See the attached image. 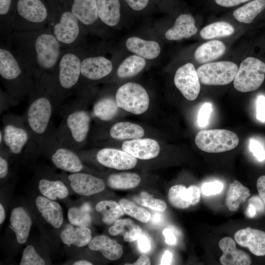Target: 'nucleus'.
<instances>
[{
	"mask_svg": "<svg viewBox=\"0 0 265 265\" xmlns=\"http://www.w3.org/2000/svg\"><path fill=\"white\" fill-rule=\"evenodd\" d=\"M2 38L35 80L54 69L63 50L48 26L35 31L10 32Z\"/></svg>",
	"mask_w": 265,
	"mask_h": 265,
	"instance_id": "f257e3e1",
	"label": "nucleus"
},
{
	"mask_svg": "<svg viewBox=\"0 0 265 265\" xmlns=\"http://www.w3.org/2000/svg\"><path fill=\"white\" fill-rule=\"evenodd\" d=\"M83 55L81 46L63 49L54 69L38 80L56 104L77 89Z\"/></svg>",
	"mask_w": 265,
	"mask_h": 265,
	"instance_id": "f03ea898",
	"label": "nucleus"
},
{
	"mask_svg": "<svg viewBox=\"0 0 265 265\" xmlns=\"http://www.w3.org/2000/svg\"><path fill=\"white\" fill-rule=\"evenodd\" d=\"M29 102L23 118L32 138L40 146L48 137L51 118L56 104L38 80L28 95Z\"/></svg>",
	"mask_w": 265,
	"mask_h": 265,
	"instance_id": "7ed1b4c3",
	"label": "nucleus"
},
{
	"mask_svg": "<svg viewBox=\"0 0 265 265\" xmlns=\"http://www.w3.org/2000/svg\"><path fill=\"white\" fill-rule=\"evenodd\" d=\"M0 76L5 93L17 102L29 95L35 80L2 41L0 47Z\"/></svg>",
	"mask_w": 265,
	"mask_h": 265,
	"instance_id": "20e7f679",
	"label": "nucleus"
},
{
	"mask_svg": "<svg viewBox=\"0 0 265 265\" xmlns=\"http://www.w3.org/2000/svg\"><path fill=\"white\" fill-rule=\"evenodd\" d=\"M50 15V0H15L7 34L43 29L48 26Z\"/></svg>",
	"mask_w": 265,
	"mask_h": 265,
	"instance_id": "39448f33",
	"label": "nucleus"
},
{
	"mask_svg": "<svg viewBox=\"0 0 265 265\" xmlns=\"http://www.w3.org/2000/svg\"><path fill=\"white\" fill-rule=\"evenodd\" d=\"M51 15L48 24L62 49L81 46L84 26L58 0H50Z\"/></svg>",
	"mask_w": 265,
	"mask_h": 265,
	"instance_id": "423d86ee",
	"label": "nucleus"
},
{
	"mask_svg": "<svg viewBox=\"0 0 265 265\" xmlns=\"http://www.w3.org/2000/svg\"><path fill=\"white\" fill-rule=\"evenodd\" d=\"M91 117L84 109L78 108L77 105L66 112L56 137L62 145L72 149H77L86 140L90 129Z\"/></svg>",
	"mask_w": 265,
	"mask_h": 265,
	"instance_id": "0eeeda50",
	"label": "nucleus"
},
{
	"mask_svg": "<svg viewBox=\"0 0 265 265\" xmlns=\"http://www.w3.org/2000/svg\"><path fill=\"white\" fill-rule=\"evenodd\" d=\"M3 123V142L0 145H4L12 154H20L30 140L34 141L23 118L5 116Z\"/></svg>",
	"mask_w": 265,
	"mask_h": 265,
	"instance_id": "6e6552de",
	"label": "nucleus"
},
{
	"mask_svg": "<svg viewBox=\"0 0 265 265\" xmlns=\"http://www.w3.org/2000/svg\"><path fill=\"white\" fill-rule=\"evenodd\" d=\"M195 142L203 151L217 153L235 148L238 144L239 138L235 133L228 130H208L198 132Z\"/></svg>",
	"mask_w": 265,
	"mask_h": 265,
	"instance_id": "1a4fd4ad",
	"label": "nucleus"
},
{
	"mask_svg": "<svg viewBox=\"0 0 265 265\" xmlns=\"http://www.w3.org/2000/svg\"><path fill=\"white\" fill-rule=\"evenodd\" d=\"M265 77V63L253 57H248L240 64L234 80L238 91L248 92L256 90L263 83Z\"/></svg>",
	"mask_w": 265,
	"mask_h": 265,
	"instance_id": "9d476101",
	"label": "nucleus"
},
{
	"mask_svg": "<svg viewBox=\"0 0 265 265\" xmlns=\"http://www.w3.org/2000/svg\"><path fill=\"white\" fill-rule=\"evenodd\" d=\"M115 100L119 106L134 114L145 112L149 105V97L145 89L134 82H127L117 90Z\"/></svg>",
	"mask_w": 265,
	"mask_h": 265,
	"instance_id": "9b49d317",
	"label": "nucleus"
},
{
	"mask_svg": "<svg viewBox=\"0 0 265 265\" xmlns=\"http://www.w3.org/2000/svg\"><path fill=\"white\" fill-rule=\"evenodd\" d=\"M52 150L51 161L57 168L71 173L80 172L83 169L81 160L73 150L61 144L54 134L51 133L40 146Z\"/></svg>",
	"mask_w": 265,
	"mask_h": 265,
	"instance_id": "f8f14e48",
	"label": "nucleus"
},
{
	"mask_svg": "<svg viewBox=\"0 0 265 265\" xmlns=\"http://www.w3.org/2000/svg\"><path fill=\"white\" fill-rule=\"evenodd\" d=\"M238 67L231 61L207 63L197 69L200 81L205 85H222L234 80Z\"/></svg>",
	"mask_w": 265,
	"mask_h": 265,
	"instance_id": "ddd939ff",
	"label": "nucleus"
},
{
	"mask_svg": "<svg viewBox=\"0 0 265 265\" xmlns=\"http://www.w3.org/2000/svg\"><path fill=\"white\" fill-rule=\"evenodd\" d=\"M174 83L187 100L193 101L199 95L200 84L194 66L187 63L178 69L174 76Z\"/></svg>",
	"mask_w": 265,
	"mask_h": 265,
	"instance_id": "4468645a",
	"label": "nucleus"
},
{
	"mask_svg": "<svg viewBox=\"0 0 265 265\" xmlns=\"http://www.w3.org/2000/svg\"><path fill=\"white\" fill-rule=\"evenodd\" d=\"M112 69V62L104 56L86 57L83 55L81 62V79L98 80L109 75Z\"/></svg>",
	"mask_w": 265,
	"mask_h": 265,
	"instance_id": "2eb2a0df",
	"label": "nucleus"
},
{
	"mask_svg": "<svg viewBox=\"0 0 265 265\" xmlns=\"http://www.w3.org/2000/svg\"><path fill=\"white\" fill-rule=\"evenodd\" d=\"M97 159L102 165L117 170L133 168L137 164V159L124 151L106 148L97 153Z\"/></svg>",
	"mask_w": 265,
	"mask_h": 265,
	"instance_id": "dca6fc26",
	"label": "nucleus"
},
{
	"mask_svg": "<svg viewBox=\"0 0 265 265\" xmlns=\"http://www.w3.org/2000/svg\"><path fill=\"white\" fill-rule=\"evenodd\" d=\"M84 26H92L99 20L96 0H58Z\"/></svg>",
	"mask_w": 265,
	"mask_h": 265,
	"instance_id": "f3484780",
	"label": "nucleus"
},
{
	"mask_svg": "<svg viewBox=\"0 0 265 265\" xmlns=\"http://www.w3.org/2000/svg\"><path fill=\"white\" fill-rule=\"evenodd\" d=\"M68 178L72 189L80 195H92L103 191L105 188L102 179L89 174L80 172L71 173Z\"/></svg>",
	"mask_w": 265,
	"mask_h": 265,
	"instance_id": "a211bd4d",
	"label": "nucleus"
},
{
	"mask_svg": "<svg viewBox=\"0 0 265 265\" xmlns=\"http://www.w3.org/2000/svg\"><path fill=\"white\" fill-rule=\"evenodd\" d=\"M234 238L241 246L248 248L257 256H265V232L262 230L246 227L236 232Z\"/></svg>",
	"mask_w": 265,
	"mask_h": 265,
	"instance_id": "6ab92c4d",
	"label": "nucleus"
},
{
	"mask_svg": "<svg viewBox=\"0 0 265 265\" xmlns=\"http://www.w3.org/2000/svg\"><path fill=\"white\" fill-rule=\"evenodd\" d=\"M123 151L136 159H150L158 156L160 152L158 142L151 138H136L123 142Z\"/></svg>",
	"mask_w": 265,
	"mask_h": 265,
	"instance_id": "aec40b11",
	"label": "nucleus"
},
{
	"mask_svg": "<svg viewBox=\"0 0 265 265\" xmlns=\"http://www.w3.org/2000/svg\"><path fill=\"white\" fill-rule=\"evenodd\" d=\"M218 246L223 254L219 258L223 265H249L251 263L250 256L245 252L237 248L235 240L225 237L221 239Z\"/></svg>",
	"mask_w": 265,
	"mask_h": 265,
	"instance_id": "412c9836",
	"label": "nucleus"
},
{
	"mask_svg": "<svg viewBox=\"0 0 265 265\" xmlns=\"http://www.w3.org/2000/svg\"><path fill=\"white\" fill-rule=\"evenodd\" d=\"M31 225V219L23 207H18L12 210L9 227L15 233L19 243L23 244L26 242Z\"/></svg>",
	"mask_w": 265,
	"mask_h": 265,
	"instance_id": "4be33fe9",
	"label": "nucleus"
},
{
	"mask_svg": "<svg viewBox=\"0 0 265 265\" xmlns=\"http://www.w3.org/2000/svg\"><path fill=\"white\" fill-rule=\"evenodd\" d=\"M36 206L45 221L55 228H59L63 222L61 207L56 202L42 196L35 200Z\"/></svg>",
	"mask_w": 265,
	"mask_h": 265,
	"instance_id": "5701e85b",
	"label": "nucleus"
},
{
	"mask_svg": "<svg viewBox=\"0 0 265 265\" xmlns=\"http://www.w3.org/2000/svg\"><path fill=\"white\" fill-rule=\"evenodd\" d=\"M88 247L91 250L100 252L104 257L110 261L119 259L123 253L122 245L105 235L94 237L89 243Z\"/></svg>",
	"mask_w": 265,
	"mask_h": 265,
	"instance_id": "b1692460",
	"label": "nucleus"
},
{
	"mask_svg": "<svg viewBox=\"0 0 265 265\" xmlns=\"http://www.w3.org/2000/svg\"><path fill=\"white\" fill-rule=\"evenodd\" d=\"M197 31L193 17L189 14H183L176 19L173 27L166 31L165 36L169 40H179L190 37Z\"/></svg>",
	"mask_w": 265,
	"mask_h": 265,
	"instance_id": "393cba45",
	"label": "nucleus"
},
{
	"mask_svg": "<svg viewBox=\"0 0 265 265\" xmlns=\"http://www.w3.org/2000/svg\"><path fill=\"white\" fill-rule=\"evenodd\" d=\"M62 241L67 246L74 245L78 247H83L92 240L91 231L87 227L67 225L60 235Z\"/></svg>",
	"mask_w": 265,
	"mask_h": 265,
	"instance_id": "a878e982",
	"label": "nucleus"
},
{
	"mask_svg": "<svg viewBox=\"0 0 265 265\" xmlns=\"http://www.w3.org/2000/svg\"><path fill=\"white\" fill-rule=\"evenodd\" d=\"M127 49L132 53L147 59L157 57L160 53V47L155 41H148L138 37H131L126 42Z\"/></svg>",
	"mask_w": 265,
	"mask_h": 265,
	"instance_id": "bb28decb",
	"label": "nucleus"
},
{
	"mask_svg": "<svg viewBox=\"0 0 265 265\" xmlns=\"http://www.w3.org/2000/svg\"><path fill=\"white\" fill-rule=\"evenodd\" d=\"M96 2L99 20L110 27L117 25L121 17L119 0H96Z\"/></svg>",
	"mask_w": 265,
	"mask_h": 265,
	"instance_id": "cd10ccee",
	"label": "nucleus"
},
{
	"mask_svg": "<svg viewBox=\"0 0 265 265\" xmlns=\"http://www.w3.org/2000/svg\"><path fill=\"white\" fill-rule=\"evenodd\" d=\"M224 44L218 40H212L200 45L194 53V57L200 63H205L215 60L225 53Z\"/></svg>",
	"mask_w": 265,
	"mask_h": 265,
	"instance_id": "c85d7f7f",
	"label": "nucleus"
},
{
	"mask_svg": "<svg viewBox=\"0 0 265 265\" xmlns=\"http://www.w3.org/2000/svg\"><path fill=\"white\" fill-rule=\"evenodd\" d=\"M108 233L111 236L122 235L127 242H132L141 235V228L130 219H118L109 228Z\"/></svg>",
	"mask_w": 265,
	"mask_h": 265,
	"instance_id": "c756f323",
	"label": "nucleus"
},
{
	"mask_svg": "<svg viewBox=\"0 0 265 265\" xmlns=\"http://www.w3.org/2000/svg\"><path fill=\"white\" fill-rule=\"evenodd\" d=\"M249 189L237 180L229 185L225 204L230 211H237L240 204L244 203L250 196Z\"/></svg>",
	"mask_w": 265,
	"mask_h": 265,
	"instance_id": "7c9ffc66",
	"label": "nucleus"
},
{
	"mask_svg": "<svg viewBox=\"0 0 265 265\" xmlns=\"http://www.w3.org/2000/svg\"><path fill=\"white\" fill-rule=\"evenodd\" d=\"M109 134L112 138L115 139H133L143 136L144 130L137 124L128 122H120L111 127Z\"/></svg>",
	"mask_w": 265,
	"mask_h": 265,
	"instance_id": "2f4dec72",
	"label": "nucleus"
},
{
	"mask_svg": "<svg viewBox=\"0 0 265 265\" xmlns=\"http://www.w3.org/2000/svg\"><path fill=\"white\" fill-rule=\"evenodd\" d=\"M38 189L45 197L52 200L64 199L68 195V190L65 184L59 180L41 179L38 183Z\"/></svg>",
	"mask_w": 265,
	"mask_h": 265,
	"instance_id": "473e14b6",
	"label": "nucleus"
},
{
	"mask_svg": "<svg viewBox=\"0 0 265 265\" xmlns=\"http://www.w3.org/2000/svg\"><path fill=\"white\" fill-rule=\"evenodd\" d=\"M119 108L115 99L110 97H104L95 103L93 112L95 116L100 120L108 121L117 115Z\"/></svg>",
	"mask_w": 265,
	"mask_h": 265,
	"instance_id": "72a5a7b5",
	"label": "nucleus"
},
{
	"mask_svg": "<svg viewBox=\"0 0 265 265\" xmlns=\"http://www.w3.org/2000/svg\"><path fill=\"white\" fill-rule=\"evenodd\" d=\"M265 8V0H254L235 10L234 18L239 22L250 24Z\"/></svg>",
	"mask_w": 265,
	"mask_h": 265,
	"instance_id": "f704fd0d",
	"label": "nucleus"
},
{
	"mask_svg": "<svg viewBox=\"0 0 265 265\" xmlns=\"http://www.w3.org/2000/svg\"><path fill=\"white\" fill-rule=\"evenodd\" d=\"M141 181L137 174L124 172L110 175L107 178L108 186L115 189H128L136 187Z\"/></svg>",
	"mask_w": 265,
	"mask_h": 265,
	"instance_id": "c9c22d12",
	"label": "nucleus"
},
{
	"mask_svg": "<svg viewBox=\"0 0 265 265\" xmlns=\"http://www.w3.org/2000/svg\"><path fill=\"white\" fill-rule=\"evenodd\" d=\"M146 65L145 58L136 54L127 57L119 66L117 75L120 78L133 77L140 73Z\"/></svg>",
	"mask_w": 265,
	"mask_h": 265,
	"instance_id": "e433bc0d",
	"label": "nucleus"
},
{
	"mask_svg": "<svg viewBox=\"0 0 265 265\" xmlns=\"http://www.w3.org/2000/svg\"><path fill=\"white\" fill-rule=\"evenodd\" d=\"M96 210L103 216L102 221L106 224H113L124 212L120 205L113 200H103L95 206Z\"/></svg>",
	"mask_w": 265,
	"mask_h": 265,
	"instance_id": "4c0bfd02",
	"label": "nucleus"
},
{
	"mask_svg": "<svg viewBox=\"0 0 265 265\" xmlns=\"http://www.w3.org/2000/svg\"><path fill=\"white\" fill-rule=\"evenodd\" d=\"M91 211L90 205L87 202L80 207L70 208L67 213L70 223L76 226L88 227L92 222Z\"/></svg>",
	"mask_w": 265,
	"mask_h": 265,
	"instance_id": "58836bf2",
	"label": "nucleus"
},
{
	"mask_svg": "<svg viewBox=\"0 0 265 265\" xmlns=\"http://www.w3.org/2000/svg\"><path fill=\"white\" fill-rule=\"evenodd\" d=\"M234 28L226 22H216L204 27L200 31L201 37L204 39L227 37L232 34Z\"/></svg>",
	"mask_w": 265,
	"mask_h": 265,
	"instance_id": "ea45409f",
	"label": "nucleus"
},
{
	"mask_svg": "<svg viewBox=\"0 0 265 265\" xmlns=\"http://www.w3.org/2000/svg\"><path fill=\"white\" fill-rule=\"evenodd\" d=\"M168 198L171 205L176 208L184 209L191 205L187 189L182 185L172 186L168 191Z\"/></svg>",
	"mask_w": 265,
	"mask_h": 265,
	"instance_id": "a19ab883",
	"label": "nucleus"
},
{
	"mask_svg": "<svg viewBox=\"0 0 265 265\" xmlns=\"http://www.w3.org/2000/svg\"><path fill=\"white\" fill-rule=\"evenodd\" d=\"M119 204L125 213L143 223H146L150 221L151 215L144 208L138 206L132 201L125 198L120 199Z\"/></svg>",
	"mask_w": 265,
	"mask_h": 265,
	"instance_id": "79ce46f5",
	"label": "nucleus"
},
{
	"mask_svg": "<svg viewBox=\"0 0 265 265\" xmlns=\"http://www.w3.org/2000/svg\"><path fill=\"white\" fill-rule=\"evenodd\" d=\"M133 199L140 205L158 212H163L167 208L166 204L164 201L153 198L145 191L141 192L138 195L134 196Z\"/></svg>",
	"mask_w": 265,
	"mask_h": 265,
	"instance_id": "37998d69",
	"label": "nucleus"
},
{
	"mask_svg": "<svg viewBox=\"0 0 265 265\" xmlns=\"http://www.w3.org/2000/svg\"><path fill=\"white\" fill-rule=\"evenodd\" d=\"M15 0H0V33L2 36L8 33V24Z\"/></svg>",
	"mask_w": 265,
	"mask_h": 265,
	"instance_id": "c03bdc74",
	"label": "nucleus"
},
{
	"mask_svg": "<svg viewBox=\"0 0 265 265\" xmlns=\"http://www.w3.org/2000/svg\"><path fill=\"white\" fill-rule=\"evenodd\" d=\"M45 264V260L36 252L33 246L29 245L24 249L20 265H44Z\"/></svg>",
	"mask_w": 265,
	"mask_h": 265,
	"instance_id": "a18cd8bd",
	"label": "nucleus"
},
{
	"mask_svg": "<svg viewBox=\"0 0 265 265\" xmlns=\"http://www.w3.org/2000/svg\"><path fill=\"white\" fill-rule=\"evenodd\" d=\"M223 184L218 181L209 182L204 184L201 187L202 193L206 196L218 194L223 188Z\"/></svg>",
	"mask_w": 265,
	"mask_h": 265,
	"instance_id": "49530a36",
	"label": "nucleus"
},
{
	"mask_svg": "<svg viewBox=\"0 0 265 265\" xmlns=\"http://www.w3.org/2000/svg\"><path fill=\"white\" fill-rule=\"evenodd\" d=\"M212 111L211 104L206 103L201 107L198 115V124L201 127L206 126Z\"/></svg>",
	"mask_w": 265,
	"mask_h": 265,
	"instance_id": "de8ad7c7",
	"label": "nucleus"
},
{
	"mask_svg": "<svg viewBox=\"0 0 265 265\" xmlns=\"http://www.w3.org/2000/svg\"><path fill=\"white\" fill-rule=\"evenodd\" d=\"M249 149L259 161H262L265 159V150L263 145L259 141L251 139Z\"/></svg>",
	"mask_w": 265,
	"mask_h": 265,
	"instance_id": "09e8293b",
	"label": "nucleus"
},
{
	"mask_svg": "<svg viewBox=\"0 0 265 265\" xmlns=\"http://www.w3.org/2000/svg\"><path fill=\"white\" fill-rule=\"evenodd\" d=\"M139 249L142 253H147L151 248V241L148 236L142 233L137 239Z\"/></svg>",
	"mask_w": 265,
	"mask_h": 265,
	"instance_id": "8fccbe9b",
	"label": "nucleus"
},
{
	"mask_svg": "<svg viewBox=\"0 0 265 265\" xmlns=\"http://www.w3.org/2000/svg\"><path fill=\"white\" fill-rule=\"evenodd\" d=\"M256 104L257 118L262 122H265V97L263 95L259 96Z\"/></svg>",
	"mask_w": 265,
	"mask_h": 265,
	"instance_id": "3c124183",
	"label": "nucleus"
},
{
	"mask_svg": "<svg viewBox=\"0 0 265 265\" xmlns=\"http://www.w3.org/2000/svg\"><path fill=\"white\" fill-rule=\"evenodd\" d=\"M187 189L191 205L197 204L200 199V191L199 188L196 186L192 185L189 186Z\"/></svg>",
	"mask_w": 265,
	"mask_h": 265,
	"instance_id": "603ef678",
	"label": "nucleus"
},
{
	"mask_svg": "<svg viewBox=\"0 0 265 265\" xmlns=\"http://www.w3.org/2000/svg\"><path fill=\"white\" fill-rule=\"evenodd\" d=\"M125 1L135 11H140L144 9L149 2V0H125Z\"/></svg>",
	"mask_w": 265,
	"mask_h": 265,
	"instance_id": "864d4df0",
	"label": "nucleus"
},
{
	"mask_svg": "<svg viewBox=\"0 0 265 265\" xmlns=\"http://www.w3.org/2000/svg\"><path fill=\"white\" fill-rule=\"evenodd\" d=\"M257 188L260 198L265 204V175H262L258 179Z\"/></svg>",
	"mask_w": 265,
	"mask_h": 265,
	"instance_id": "5fc2aeb1",
	"label": "nucleus"
},
{
	"mask_svg": "<svg viewBox=\"0 0 265 265\" xmlns=\"http://www.w3.org/2000/svg\"><path fill=\"white\" fill-rule=\"evenodd\" d=\"M250 0H215V2L223 7H232Z\"/></svg>",
	"mask_w": 265,
	"mask_h": 265,
	"instance_id": "6e6d98bb",
	"label": "nucleus"
},
{
	"mask_svg": "<svg viewBox=\"0 0 265 265\" xmlns=\"http://www.w3.org/2000/svg\"><path fill=\"white\" fill-rule=\"evenodd\" d=\"M8 173V163L2 156L0 157V178L3 179L6 177Z\"/></svg>",
	"mask_w": 265,
	"mask_h": 265,
	"instance_id": "4d7b16f0",
	"label": "nucleus"
},
{
	"mask_svg": "<svg viewBox=\"0 0 265 265\" xmlns=\"http://www.w3.org/2000/svg\"><path fill=\"white\" fill-rule=\"evenodd\" d=\"M166 242L169 245L175 244L176 242V238L173 233L168 228H165L162 232Z\"/></svg>",
	"mask_w": 265,
	"mask_h": 265,
	"instance_id": "13d9d810",
	"label": "nucleus"
},
{
	"mask_svg": "<svg viewBox=\"0 0 265 265\" xmlns=\"http://www.w3.org/2000/svg\"><path fill=\"white\" fill-rule=\"evenodd\" d=\"M172 260V254L168 250H166L161 259V265H170Z\"/></svg>",
	"mask_w": 265,
	"mask_h": 265,
	"instance_id": "bf43d9fd",
	"label": "nucleus"
},
{
	"mask_svg": "<svg viewBox=\"0 0 265 265\" xmlns=\"http://www.w3.org/2000/svg\"><path fill=\"white\" fill-rule=\"evenodd\" d=\"M132 265H151V261L149 258L145 255H141L136 262H135Z\"/></svg>",
	"mask_w": 265,
	"mask_h": 265,
	"instance_id": "052dcab7",
	"label": "nucleus"
},
{
	"mask_svg": "<svg viewBox=\"0 0 265 265\" xmlns=\"http://www.w3.org/2000/svg\"><path fill=\"white\" fill-rule=\"evenodd\" d=\"M256 208L255 206L252 203L248 204L245 211L246 215L249 218H252L256 215Z\"/></svg>",
	"mask_w": 265,
	"mask_h": 265,
	"instance_id": "680f3d73",
	"label": "nucleus"
},
{
	"mask_svg": "<svg viewBox=\"0 0 265 265\" xmlns=\"http://www.w3.org/2000/svg\"><path fill=\"white\" fill-rule=\"evenodd\" d=\"M150 220L153 224H159L161 221V216L159 213H155L151 217Z\"/></svg>",
	"mask_w": 265,
	"mask_h": 265,
	"instance_id": "e2e57ef3",
	"label": "nucleus"
},
{
	"mask_svg": "<svg viewBox=\"0 0 265 265\" xmlns=\"http://www.w3.org/2000/svg\"><path fill=\"white\" fill-rule=\"evenodd\" d=\"M5 218V212L3 206L0 204V224H2Z\"/></svg>",
	"mask_w": 265,
	"mask_h": 265,
	"instance_id": "0e129e2a",
	"label": "nucleus"
},
{
	"mask_svg": "<svg viewBox=\"0 0 265 265\" xmlns=\"http://www.w3.org/2000/svg\"><path fill=\"white\" fill-rule=\"evenodd\" d=\"M73 265H92V263L86 260H79L76 262H75L73 263Z\"/></svg>",
	"mask_w": 265,
	"mask_h": 265,
	"instance_id": "69168bd1",
	"label": "nucleus"
}]
</instances>
